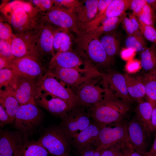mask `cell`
I'll list each match as a JSON object with an SVG mask.
<instances>
[{
    "mask_svg": "<svg viewBox=\"0 0 156 156\" xmlns=\"http://www.w3.org/2000/svg\"><path fill=\"white\" fill-rule=\"evenodd\" d=\"M104 92L102 99L87 109L92 120L101 128L113 127L128 122L132 103L116 96L103 80Z\"/></svg>",
    "mask_w": 156,
    "mask_h": 156,
    "instance_id": "cell-1",
    "label": "cell"
},
{
    "mask_svg": "<svg viewBox=\"0 0 156 156\" xmlns=\"http://www.w3.org/2000/svg\"><path fill=\"white\" fill-rule=\"evenodd\" d=\"M0 11L16 33L36 29L42 21L43 14L29 1H12L3 4Z\"/></svg>",
    "mask_w": 156,
    "mask_h": 156,
    "instance_id": "cell-2",
    "label": "cell"
},
{
    "mask_svg": "<svg viewBox=\"0 0 156 156\" xmlns=\"http://www.w3.org/2000/svg\"><path fill=\"white\" fill-rule=\"evenodd\" d=\"M75 43L76 51L98 70L99 68L109 69L112 62L107 55L99 37L92 32H82L76 38Z\"/></svg>",
    "mask_w": 156,
    "mask_h": 156,
    "instance_id": "cell-3",
    "label": "cell"
},
{
    "mask_svg": "<svg viewBox=\"0 0 156 156\" xmlns=\"http://www.w3.org/2000/svg\"><path fill=\"white\" fill-rule=\"evenodd\" d=\"M73 138L59 125L44 129L37 141L54 156H71Z\"/></svg>",
    "mask_w": 156,
    "mask_h": 156,
    "instance_id": "cell-4",
    "label": "cell"
},
{
    "mask_svg": "<svg viewBox=\"0 0 156 156\" xmlns=\"http://www.w3.org/2000/svg\"><path fill=\"white\" fill-rule=\"evenodd\" d=\"M44 120L41 109L36 105H20L16 114L14 126L22 133L25 141L40 128Z\"/></svg>",
    "mask_w": 156,
    "mask_h": 156,
    "instance_id": "cell-5",
    "label": "cell"
},
{
    "mask_svg": "<svg viewBox=\"0 0 156 156\" xmlns=\"http://www.w3.org/2000/svg\"><path fill=\"white\" fill-rule=\"evenodd\" d=\"M48 70L37 83L38 90L44 94L58 98L72 109L77 105L78 98L70 87H66L64 83L59 82Z\"/></svg>",
    "mask_w": 156,
    "mask_h": 156,
    "instance_id": "cell-6",
    "label": "cell"
},
{
    "mask_svg": "<svg viewBox=\"0 0 156 156\" xmlns=\"http://www.w3.org/2000/svg\"><path fill=\"white\" fill-rule=\"evenodd\" d=\"M58 27L42 20L34 30V43L38 56L42 61L54 56L53 45L55 31Z\"/></svg>",
    "mask_w": 156,
    "mask_h": 156,
    "instance_id": "cell-7",
    "label": "cell"
},
{
    "mask_svg": "<svg viewBox=\"0 0 156 156\" xmlns=\"http://www.w3.org/2000/svg\"><path fill=\"white\" fill-rule=\"evenodd\" d=\"M12 70L17 75L38 82L47 70L38 57L29 56L15 58L12 62Z\"/></svg>",
    "mask_w": 156,
    "mask_h": 156,
    "instance_id": "cell-8",
    "label": "cell"
},
{
    "mask_svg": "<svg viewBox=\"0 0 156 156\" xmlns=\"http://www.w3.org/2000/svg\"><path fill=\"white\" fill-rule=\"evenodd\" d=\"M42 20L72 32L78 36L82 31L75 14L64 8L54 6L43 15Z\"/></svg>",
    "mask_w": 156,
    "mask_h": 156,
    "instance_id": "cell-9",
    "label": "cell"
},
{
    "mask_svg": "<svg viewBox=\"0 0 156 156\" xmlns=\"http://www.w3.org/2000/svg\"><path fill=\"white\" fill-rule=\"evenodd\" d=\"M85 57L77 51L73 50L57 53L50 61L48 70L55 68H72L84 71H95L97 69Z\"/></svg>",
    "mask_w": 156,
    "mask_h": 156,
    "instance_id": "cell-10",
    "label": "cell"
},
{
    "mask_svg": "<svg viewBox=\"0 0 156 156\" xmlns=\"http://www.w3.org/2000/svg\"><path fill=\"white\" fill-rule=\"evenodd\" d=\"M92 121L87 109L77 105L71 109L59 125L73 138L86 128Z\"/></svg>",
    "mask_w": 156,
    "mask_h": 156,
    "instance_id": "cell-11",
    "label": "cell"
},
{
    "mask_svg": "<svg viewBox=\"0 0 156 156\" xmlns=\"http://www.w3.org/2000/svg\"><path fill=\"white\" fill-rule=\"evenodd\" d=\"M5 88L11 92L20 105L28 104L36 105L35 99L38 93L36 82L17 75L11 86Z\"/></svg>",
    "mask_w": 156,
    "mask_h": 156,
    "instance_id": "cell-12",
    "label": "cell"
},
{
    "mask_svg": "<svg viewBox=\"0 0 156 156\" xmlns=\"http://www.w3.org/2000/svg\"><path fill=\"white\" fill-rule=\"evenodd\" d=\"M127 123L125 122L113 127L106 126L101 128L95 149L102 151L121 142L130 143Z\"/></svg>",
    "mask_w": 156,
    "mask_h": 156,
    "instance_id": "cell-13",
    "label": "cell"
},
{
    "mask_svg": "<svg viewBox=\"0 0 156 156\" xmlns=\"http://www.w3.org/2000/svg\"><path fill=\"white\" fill-rule=\"evenodd\" d=\"M56 78L74 89L90 79L101 77L99 70L86 72L72 68H55L49 70Z\"/></svg>",
    "mask_w": 156,
    "mask_h": 156,
    "instance_id": "cell-14",
    "label": "cell"
},
{
    "mask_svg": "<svg viewBox=\"0 0 156 156\" xmlns=\"http://www.w3.org/2000/svg\"><path fill=\"white\" fill-rule=\"evenodd\" d=\"M97 78L87 81L74 89L78 98L77 106L87 109L102 99L104 89L96 85Z\"/></svg>",
    "mask_w": 156,
    "mask_h": 156,
    "instance_id": "cell-15",
    "label": "cell"
},
{
    "mask_svg": "<svg viewBox=\"0 0 156 156\" xmlns=\"http://www.w3.org/2000/svg\"><path fill=\"white\" fill-rule=\"evenodd\" d=\"M34 30L14 34L11 46L12 54L15 58L29 56L38 57L34 47Z\"/></svg>",
    "mask_w": 156,
    "mask_h": 156,
    "instance_id": "cell-16",
    "label": "cell"
},
{
    "mask_svg": "<svg viewBox=\"0 0 156 156\" xmlns=\"http://www.w3.org/2000/svg\"><path fill=\"white\" fill-rule=\"evenodd\" d=\"M127 131L130 142L133 148L142 155L147 151V133L141 122L135 115L128 122Z\"/></svg>",
    "mask_w": 156,
    "mask_h": 156,
    "instance_id": "cell-17",
    "label": "cell"
},
{
    "mask_svg": "<svg viewBox=\"0 0 156 156\" xmlns=\"http://www.w3.org/2000/svg\"><path fill=\"white\" fill-rule=\"evenodd\" d=\"M108 87L117 97L131 103L133 101L128 92L123 74L110 69L101 77Z\"/></svg>",
    "mask_w": 156,
    "mask_h": 156,
    "instance_id": "cell-18",
    "label": "cell"
},
{
    "mask_svg": "<svg viewBox=\"0 0 156 156\" xmlns=\"http://www.w3.org/2000/svg\"><path fill=\"white\" fill-rule=\"evenodd\" d=\"M25 142L19 131L1 129L0 154L3 156H14L15 151L21 148Z\"/></svg>",
    "mask_w": 156,
    "mask_h": 156,
    "instance_id": "cell-19",
    "label": "cell"
},
{
    "mask_svg": "<svg viewBox=\"0 0 156 156\" xmlns=\"http://www.w3.org/2000/svg\"><path fill=\"white\" fill-rule=\"evenodd\" d=\"M51 96V99H48L45 95L39 92L35 99L36 104L62 120L72 109L62 100Z\"/></svg>",
    "mask_w": 156,
    "mask_h": 156,
    "instance_id": "cell-20",
    "label": "cell"
},
{
    "mask_svg": "<svg viewBox=\"0 0 156 156\" xmlns=\"http://www.w3.org/2000/svg\"><path fill=\"white\" fill-rule=\"evenodd\" d=\"M100 130V127L92 120L86 128L74 137L72 146L75 148L76 152L93 146L95 148Z\"/></svg>",
    "mask_w": 156,
    "mask_h": 156,
    "instance_id": "cell-21",
    "label": "cell"
},
{
    "mask_svg": "<svg viewBox=\"0 0 156 156\" xmlns=\"http://www.w3.org/2000/svg\"><path fill=\"white\" fill-rule=\"evenodd\" d=\"M131 1V0H113L103 15L90 23L88 24V27L91 29H94L107 18L124 15L126 11L129 8Z\"/></svg>",
    "mask_w": 156,
    "mask_h": 156,
    "instance_id": "cell-22",
    "label": "cell"
},
{
    "mask_svg": "<svg viewBox=\"0 0 156 156\" xmlns=\"http://www.w3.org/2000/svg\"><path fill=\"white\" fill-rule=\"evenodd\" d=\"M75 38L70 31L58 27L54 37V56L58 53L73 50V42H75Z\"/></svg>",
    "mask_w": 156,
    "mask_h": 156,
    "instance_id": "cell-23",
    "label": "cell"
},
{
    "mask_svg": "<svg viewBox=\"0 0 156 156\" xmlns=\"http://www.w3.org/2000/svg\"><path fill=\"white\" fill-rule=\"evenodd\" d=\"M123 75L128 92L133 101L138 103L143 101L146 92L142 77H134L127 73Z\"/></svg>",
    "mask_w": 156,
    "mask_h": 156,
    "instance_id": "cell-24",
    "label": "cell"
},
{
    "mask_svg": "<svg viewBox=\"0 0 156 156\" xmlns=\"http://www.w3.org/2000/svg\"><path fill=\"white\" fill-rule=\"evenodd\" d=\"M98 1L99 0H86L82 1L81 9L76 15L81 31L83 27L95 18Z\"/></svg>",
    "mask_w": 156,
    "mask_h": 156,
    "instance_id": "cell-25",
    "label": "cell"
},
{
    "mask_svg": "<svg viewBox=\"0 0 156 156\" xmlns=\"http://www.w3.org/2000/svg\"><path fill=\"white\" fill-rule=\"evenodd\" d=\"M152 111V105L148 101L138 103L135 110V116L143 125L148 137L152 133L151 123Z\"/></svg>",
    "mask_w": 156,
    "mask_h": 156,
    "instance_id": "cell-26",
    "label": "cell"
},
{
    "mask_svg": "<svg viewBox=\"0 0 156 156\" xmlns=\"http://www.w3.org/2000/svg\"><path fill=\"white\" fill-rule=\"evenodd\" d=\"M49 153L37 141L29 140L15 151L14 156H48Z\"/></svg>",
    "mask_w": 156,
    "mask_h": 156,
    "instance_id": "cell-27",
    "label": "cell"
},
{
    "mask_svg": "<svg viewBox=\"0 0 156 156\" xmlns=\"http://www.w3.org/2000/svg\"><path fill=\"white\" fill-rule=\"evenodd\" d=\"M0 105L14 121L16 114L20 105L11 92L7 89L4 90L0 89Z\"/></svg>",
    "mask_w": 156,
    "mask_h": 156,
    "instance_id": "cell-28",
    "label": "cell"
},
{
    "mask_svg": "<svg viewBox=\"0 0 156 156\" xmlns=\"http://www.w3.org/2000/svg\"><path fill=\"white\" fill-rule=\"evenodd\" d=\"M107 55L112 62L119 51V42L113 32L103 35L99 38Z\"/></svg>",
    "mask_w": 156,
    "mask_h": 156,
    "instance_id": "cell-29",
    "label": "cell"
},
{
    "mask_svg": "<svg viewBox=\"0 0 156 156\" xmlns=\"http://www.w3.org/2000/svg\"><path fill=\"white\" fill-rule=\"evenodd\" d=\"M142 67L148 73L156 71V49L154 43L140 53Z\"/></svg>",
    "mask_w": 156,
    "mask_h": 156,
    "instance_id": "cell-30",
    "label": "cell"
},
{
    "mask_svg": "<svg viewBox=\"0 0 156 156\" xmlns=\"http://www.w3.org/2000/svg\"><path fill=\"white\" fill-rule=\"evenodd\" d=\"M126 15L107 18L103 21L92 31L99 37L103 35L113 32L118 26Z\"/></svg>",
    "mask_w": 156,
    "mask_h": 156,
    "instance_id": "cell-31",
    "label": "cell"
},
{
    "mask_svg": "<svg viewBox=\"0 0 156 156\" xmlns=\"http://www.w3.org/2000/svg\"><path fill=\"white\" fill-rule=\"evenodd\" d=\"M126 47L132 49L136 52L141 53L147 48L145 40L142 35L128 36L125 40Z\"/></svg>",
    "mask_w": 156,
    "mask_h": 156,
    "instance_id": "cell-32",
    "label": "cell"
},
{
    "mask_svg": "<svg viewBox=\"0 0 156 156\" xmlns=\"http://www.w3.org/2000/svg\"><path fill=\"white\" fill-rule=\"evenodd\" d=\"M147 98L156 101V78L151 73H145L142 77Z\"/></svg>",
    "mask_w": 156,
    "mask_h": 156,
    "instance_id": "cell-33",
    "label": "cell"
},
{
    "mask_svg": "<svg viewBox=\"0 0 156 156\" xmlns=\"http://www.w3.org/2000/svg\"><path fill=\"white\" fill-rule=\"evenodd\" d=\"M54 6L65 9L76 15L80 11L82 1L77 0H54Z\"/></svg>",
    "mask_w": 156,
    "mask_h": 156,
    "instance_id": "cell-34",
    "label": "cell"
},
{
    "mask_svg": "<svg viewBox=\"0 0 156 156\" xmlns=\"http://www.w3.org/2000/svg\"><path fill=\"white\" fill-rule=\"evenodd\" d=\"M17 75L12 69H3L0 70V88L11 87L15 80Z\"/></svg>",
    "mask_w": 156,
    "mask_h": 156,
    "instance_id": "cell-35",
    "label": "cell"
},
{
    "mask_svg": "<svg viewBox=\"0 0 156 156\" xmlns=\"http://www.w3.org/2000/svg\"><path fill=\"white\" fill-rule=\"evenodd\" d=\"M138 18L144 23L153 26H154L156 21V14L147 3L144 5Z\"/></svg>",
    "mask_w": 156,
    "mask_h": 156,
    "instance_id": "cell-36",
    "label": "cell"
},
{
    "mask_svg": "<svg viewBox=\"0 0 156 156\" xmlns=\"http://www.w3.org/2000/svg\"><path fill=\"white\" fill-rule=\"evenodd\" d=\"M138 19L142 35L149 41L156 44V29L154 26L146 24Z\"/></svg>",
    "mask_w": 156,
    "mask_h": 156,
    "instance_id": "cell-37",
    "label": "cell"
},
{
    "mask_svg": "<svg viewBox=\"0 0 156 156\" xmlns=\"http://www.w3.org/2000/svg\"><path fill=\"white\" fill-rule=\"evenodd\" d=\"M43 15L54 6L53 0H33L29 1Z\"/></svg>",
    "mask_w": 156,
    "mask_h": 156,
    "instance_id": "cell-38",
    "label": "cell"
},
{
    "mask_svg": "<svg viewBox=\"0 0 156 156\" xmlns=\"http://www.w3.org/2000/svg\"><path fill=\"white\" fill-rule=\"evenodd\" d=\"M10 25L8 23L0 21V40L7 41L11 43L14 35Z\"/></svg>",
    "mask_w": 156,
    "mask_h": 156,
    "instance_id": "cell-39",
    "label": "cell"
},
{
    "mask_svg": "<svg viewBox=\"0 0 156 156\" xmlns=\"http://www.w3.org/2000/svg\"><path fill=\"white\" fill-rule=\"evenodd\" d=\"M0 56L6 58L11 62L15 58L12 53L11 42L0 40Z\"/></svg>",
    "mask_w": 156,
    "mask_h": 156,
    "instance_id": "cell-40",
    "label": "cell"
},
{
    "mask_svg": "<svg viewBox=\"0 0 156 156\" xmlns=\"http://www.w3.org/2000/svg\"><path fill=\"white\" fill-rule=\"evenodd\" d=\"M125 143L121 142L103 150L100 156H122V148Z\"/></svg>",
    "mask_w": 156,
    "mask_h": 156,
    "instance_id": "cell-41",
    "label": "cell"
},
{
    "mask_svg": "<svg viewBox=\"0 0 156 156\" xmlns=\"http://www.w3.org/2000/svg\"><path fill=\"white\" fill-rule=\"evenodd\" d=\"M147 3L146 0H131L129 8L132 11L133 13L138 17Z\"/></svg>",
    "mask_w": 156,
    "mask_h": 156,
    "instance_id": "cell-42",
    "label": "cell"
},
{
    "mask_svg": "<svg viewBox=\"0 0 156 156\" xmlns=\"http://www.w3.org/2000/svg\"><path fill=\"white\" fill-rule=\"evenodd\" d=\"M142 68L140 61L134 59L127 61L125 66V69L129 74L137 73Z\"/></svg>",
    "mask_w": 156,
    "mask_h": 156,
    "instance_id": "cell-43",
    "label": "cell"
},
{
    "mask_svg": "<svg viewBox=\"0 0 156 156\" xmlns=\"http://www.w3.org/2000/svg\"><path fill=\"white\" fill-rule=\"evenodd\" d=\"M122 23L123 27L128 36L140 35L136 31L130 20L126 15L124 17Z\"/></svg>",
    "mask_w": 156,
    "mask_h": 156,
    "instance_id": "cell-44",
    "label": "cell"
},
{
    "mask_svg": "<svg viewBox=\"0 0 156 156\" xmlns=\"http://www.w3.org/2000/svg\"><path fill=\"white\" fill-rule=\"evenodd\" d=\"M14 121L9 116L3 107L0 105V126L1 128L9 124H14Z\"/></svg>",
    "mask_w": 156,
    "mask_h": 156,
    "instance_id": "cell-45",
    "label": "cell"
},
{
    "mask_svg": "<svg viewBox=\"0 0 156 156\" xmlns=\"http://www.w3.org/2000/svg\"><path fill=\"white\" fill-rule=\"evenodd\" d=\"M113 1V0H99L97 12L96 16L94 19H97L103 15L109 5Z\"/></svg>",
    "mask_w": 156,
    "mask_h": 156,
    "instance_id": "cell-46",
    "label": "cell"
},
{
    "mask_svg": "<svg viewBox=\"0 0 156 156\" xmlns=\"http://www.w3.org/2000/svg\"><path fill=\"white\" fill-rule=\"evenodd\" d=\"M122 156H142L136 151L130 143H125L122 148Z\"/></svg>",
    "mask_w": 156,
    "mask_h": 156,
    "instance_id": "cell-47",
    "label": "cell"
},
{
    "mask_svg": "<svg viewBox=\"0 0 156 156\" xmlns=\"http://www.w3.org/2000/svg\"><path fill=\"white\" fill-rule=\"evenodd\" d=\"M102 151L96 150L93 147H89L80 152H76V156H100Z\"/></svg>",
    "mask_w": 156,
    "mask_h": 156,
    "instance_id": "cell-48",
    "label": "cell"
},
{
    "mask_svg": "<svg viewBox=\"0 0 156 156\" xmlns=\"http://www.w3.org/2000/svg\"><path fill=\"white\" fill-rule=\"evenodd\" d=\"M136 52L133 49L127 47L123 48L120 52L121 58L127 62L134 59Z\"/></svg>",
    "mask_w": 156,
    "mask_h": 156,
    "instance_id": "cell-49",
    "label": "cell"
},
{
    "mask_svg": "<svg viewBox=\"0 0 156 156\" xmlns=\"http://www.w3.org/2000/svg\"><path fill=\"white\" fill-rule=\"evenodd\" d=\"M149 101L152 105V111L151 117V128L152 133L156 132V105L154 101L148 98Z\"/></svg>",
    "mask_w": 156,
    "mask_h": 156,
    "instance_id": "cell-50",
    "label": "cell"
},
{
    "mask_svg": "<svg viewBox=\"0 0 156 156\" xmlns=\"http://www.w3.org/2000/svg\"><path fill=\"white\" fill-rule=\"evenodd\" d=\"M129 18L133 25L137 33L139 34L142 35L140 30L138 19L136 17V16L133 13L130 14L129 15Z\"/></svg>",
    "mask_w": 156,
    "mask_h": 156,
    "instance_id": "cell-51",
    "label": "cell"
},
{
    "mask_svg": "<svg viewBox=\"0 0 156 156\" xmlns=\"http://www.w3.org/2000/svg\"><path fill=\"white\" fill-rule=\"evenodd\" d=\"M12 62L0 56V70L5 68L12 69Z\"/></svg>",
    "mask_w": 156,
    "mask_h": 156,
    "instance_id": "cell-52",
    "label": "cell"
},
{
    "mask_svg": "<svg viewBox=\"0 0 156 156\" xmlns=\"http://www.w3.org/2000/svg\"><path fill=\"white\" fill-rule=\"evenodd\" d=\"M145 155L147 156H155L156 155V135L151 149Z\"/></svg>",
    "mask_w": 156,
    "mask_h": 156,
    "instance_id": "cell-53",
    "label": "cell"
},
{
    "mask_svg": "<svg viewBox=\"0 0 156 156\" xmlns=\"http://www.w3.org/2000/svg\"><path fill=\"white\" fill-rule=\"evenodd\" d=\"M146 0L155 12L156 13V0Z\"/></svg>",
    "mask_w": 156,
    "mask_h": 156,
    "instance_id": "cell-54",
    "label": "cell"
},
{
    "mask_svg": "<svg viewBox=\"0 0 156 156\" xmlns=\"http://www.w3.org/2000/svg\"><path fill=\"white\" fill-rule=\"evenodd\" d=\"M152 74L155 77V78H156V71L153 72L151 73H149Z\"/></svg>",
    "mask_w": 156,
    "mask_h": 156,
    "instance_id": "cell-55",
    "label": "cell"
},
{
    "mask_svg": "<svg viewBox=\"0 0 156 156\" xmlns=\"http://www.w3.org/2000/svg\"><path fill=\"white\" fill-rule=\"evenodd\" d=\"M142 156H147V155H142Z\"/></svg>",
    "mask_w": 156,
    "mask_h": 156,
    "instance_id": "cell-56",
    "label": "cell"
},
{
    "mask_svg": "<svg viewBox=\"0 0 156 156\" xmlns=\"http://www.w3.org/2000/svg\"><path fill=\"white\" fill-rule=\"evenodd\" d=\"M0 156H3L1 154H0Z\"/></svg>",
    "mask_w": 156,
    "mask_h": 156,
    "instance_id": "cell-57",
    "label": "cell"
},
{
    "mask_svg": "<svg viewBox=\"0 0 156 156\" xmlns=\"http://www.w3.org/2000/svg\"><path fill=\"white\" fill-rule=\"evenodd\" d=\"M155 104H156V101H155Z\"/></svg>",
    "mask_w": 156,
    "mask_h": 156,
    "instance_id": "cell-58",
    "label": "cell"
},
{
    "mask_svg": "<svg viewBox=\"0 0 156 156\" xmlns=\"http://www.w3.org/2000/svg\"><path fill=\"white\" fill-rule=\"evenodd\" d=\"M155 156H156V155Z\"/></svg>",
    "mask_w": 156,
    "mask_h": 156,
    "instance_id": "cell-59",
    "label": "cell"
},
{
    "mask_svg": "<svg viewBox=\"0 0 156 156\" xmlns=\"http://www.w3.org/2000/svg\"></svg>",
    "mask_w": 156,
    "mask_h": 156,
    "instance_id": "cell-60",
    "label": "cell"
},
{
    "mask_svg": "<svg viewBox=\"0 0 156 156\" xmlns=\"http://www.w3.org/2000/svg\"></svg>",
    "mask_w": 156,
    "mask_h": 156,
    "instance_id": "cell-61",
    "label": "cell"
}]
</instances>
